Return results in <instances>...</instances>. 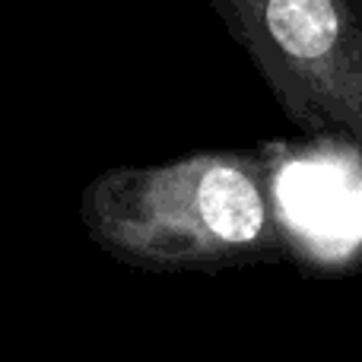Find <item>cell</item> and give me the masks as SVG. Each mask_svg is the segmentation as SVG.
Listing matches in <instances>:
<instances>
[{"label": "cell", "instance_id": "1", "mask_svg": "<svg viewBox=\"0 0 362 362\" xmlns=\"http://www.w3.org/2000/svg\"><path fill=\"white\" fill-rule=\"evenodd\" d=\"M89 238L137 270H219L280 248L270 169L251 153H194L95 175L80 197Z\"/></svg>", "mask_w": 362, "mask_h": 362}, {"label": "cell", "instance_id": "2", "mask_svg": "<svg viewBox=\"0 0 362 362\" xmlns=\"http://www.w3.org/2000/svg\"><path fill=\"white\" fill-rule=\"evenodd\" d=\"M296 127L362 163V0H210Z\"/></svg>", "mask_w": 362, "mask_h": 362}]
</instances>
